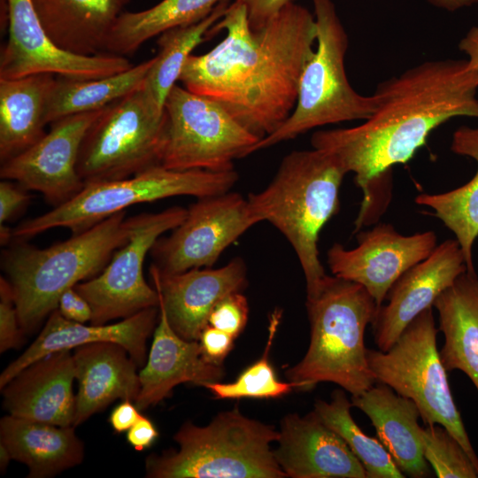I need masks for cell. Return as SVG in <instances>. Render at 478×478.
<instances>
[{
	"instance_id": "32",
	"label": "cell",
	"mask_w": 478,
	"mask_h": 478,
	"mask_svg": "<svg viewBox=\"0 0 478 478\" xmlns=\"http://www.w3.org/2000/svg\"><path fill=\"white\" fill-rule=\"evenodd\" d=\"M228 0H221L204 19L176 27L158 35V52L147 74L143 90L158 113L164 112L166 97L179 81L182 68L191 52L207 38L212 26L225 14Z\"/></svg>"
},
{
	"instance_id": "43",
	"label": "cell",
	"mask_w": 478,
	"mask_h": 478,
	"mask_svg": "<svg viewBox=\"0 0 478 478\" xmlns=\"http://www.w3.org/2000/svg\"><path fill=\"white\" fill-rule=\"evenodd\" d=\"M132 400H122L112 411L109 416V422L117 433L127 431L141 416L140 410Z\"/></svg>"
},
{
	"instance_id": "9",
	"label": "cell",
	"mask_w": 478,
	"mask_h": 478,
	"mask_svg": "<svg viewBox=\"0 0 478 478\" xmlns=\"http://www.w3.org/2000/svg\"><path fill=\"white\" fill-rule=\"evenodd\" d=\"M432 307L419 314L386 351L367 349L376 382L412 400L427 426L440 425L466 450L478 470V457L455 404L439 351Z\"/></svg>"
},
{
	"instance_id": "16",
	"label": "cell",
	"mask_w": 478,
	"mask_h": 478,
	"mask_svg": "<svg viewBox=\"0 0 478 478\" xmlns=\"http://www.w3.org/2000/svg\"><path fill=\"white\" fill-rule=\"evenodd\" d=\"M357 241L351 250L333 244L327 263L333 275L363 286L378 308L397 280L437 246L433 231L404 235L389 223L359 232Z\"/></svg>"
},
{
	"instance_id": "6",
	"label": "cell",
	"mask_w": 478,
	"mask_h": 478,
	"mask_svg": "<svg viewBox=\"0 0 478 478\" xmlns=\"http://www.w3.org/2000/svg\"><path fill=\"white\" fill-rule=\"evenodd\" d=\"M279 431L237 408L220 412L206 426L187 421L173 436L178 450L151 454L150 478H285L272 443Z\"/></svg>"
},
{
	"instance_id": "26",
	"label": "cell",
	"mask_w": 478,
	"mask_h": 478,
	"mask_svg": "<svg viewBox=\"0 0 478 478\" xmlns=\"http://www.w3.org/2000/svg\"><path fill=\"white\" fill-rule=\"evenodd\" d=\"M0 443L12 460L28 467L29 478L52 477L80 465L84 446L74 427H60L12 415L0 420Z\"/></svg>"
},
{
	"instance_id": "13",
	"label": "cell",
	"mask_w": 478,
	"mask_h": 478,
	"mask_svg": "<svg viewBox=\"0 0 478 478\" xmlns=\"http://www.w3.org/2000/svg\"><path fill=\"white\" fill-rule=\"evenodd\" d=\"M260 222L248 200L235 192L198 198L182 222L150 250L160 272L175 274L212 267L222 252Z\"/></svg>"
},
{
	"instance_id": "20",
	"label": "cell",
	"mask_w": 478,
	"mask_h": 478,
	"mask_svg": "<svg viewBox=\"0 0 478 478\" xmlns=\"http://www.w3.org/2000/svg\"><path fill=\"white\" fill-rule=\"evenodd\" d=\"M158 305L140 311L113 324L85 325L63 317L54 310L31 345L10 363L0 375V389L33 362L56 351L81 345L112 342L123 346L138 366L146 359V342L155 329Z\"/></svg>"
},
{
	"instance_id": "45",
	"label": "cell",
	"mask_w": 478,
	"mask_h": 478,
	"mask_svg": "<svg viewBox=\"0 0 478 478\" xmlns=\"http://www.w3.org/2000/svg\"><path fill=\"white\" fill-rule=\"evenodd\" d=\"M433 6L448 11L456 12L460 9L470 7L478 3V0H428Z\"/></svg>"
},
{
	"instance_id": "35",
	"label": "cell",
	"mask_w": 478,
	"mask_h": 478,
	"mask_svg": "<svg viewBox=\"0 0 478 478\" xmlns=\"http://www.w3.org/2000/svg\"><path fill=\"white\" fill-rule=\"evenodd\" d=\"M426 460L438 478H478V470L459 442L440 425L421 427Z\"/></svg>"
},
{
	"instance_id": "11",
	"label": "cell",
	"mask_w": 478,
	"mask_h": 478,
	"mask_svg": "<svg viewBox=\"0 0 478 478\" xmlns=\"http://www.w3.org/2000/svg\"><path fill=\"white\" fill-rule=\"evenodd\" d=\"M167 136L161 166L173 170L228 171L259 138L214 100L175 84L164 108Z\"/></svg>"
},
{
	"instance_id": "47",
	"label": "cell",
	"mask_w": 478,
	"mask_h": 478,
	"mask_svg": "<svg viewBox=\"0 0 478 478\" xmlns=\"http://www.w3.org/2000/svg\"><path fill=\"white\" fill-rule=\"evenodd\" d=\"M11 460H12V458L9 450L4 443H0V467L2 472L7 468Z\"/></svg>"
},
{
	"instance_id": "29",
	"label": "cell",
	"mask_w": 478,
	"mask_h": 478,
	"mask_svg": "<svg viewBox=\"0 0 478 478\" xmlns=\"http://www.w3.org/2000/svg\"><path fill=\"white\" fill-rule=\"evenodd\" d=\"M451 150L469 157L477 163V170L466 184L439 194H419L417 204L433 210L455 235L466 259V271L475 272L473 248L478 236V127H459L452 135Z\"/></svg>"
},
{
	"instance_id": "24",
	"label": "cell",
	"mask_w": 478,
	"mask_h": 478,
	"mask_svg": "<svg viewBox=\"0 0 478 478\" xmlns=\"http://www.w3.org/2000/svg\"><path fill=\"white\" fill-rule=\"evenodd\" d=\"M352 407L371 420L378 440L391 455L397 467L412 478L428 477L430 471L423 454L420 411L415 403L376 382L363 393L351 396Z\"/></svg>"
},
{
	"instance_id": "10",
	"label": "cell",
	"mask_w": 478,
	"mask_h": 478,
	"mask_svg": "<svg viewBox=\"0 0 478 478\" xmlns=\"http://www.w3.org/2000/svg\"><path fill=\"white\" fill-rule=\"evenodd\" d=\"M168 119L143 88L106 106L88 129L77 161L83 182L120 180L161 166Z\"/></svg>"
},
{
	"instance_id": "42",
	"label": "cell",
	"mask_w": 478,
	"mask_h": 478,
	"mask_svg": "<svg viewBox=\"0 0 478 478\" xmlns=\"http://www.w3.org/2000/svg\"><path fill=\"white\" fill-rule=\"evenodd\" d=\"M158 436V432L152 421L143 414L127 431L128 443L137 451L149 448Z\"/></svg>"
},
{
	"instance_id": "2",
	"label": "cell",
	"mask_w": 478,
	"mask_h": 478,
	"mask_svg": "<svg viewBox=\"0 0 478 478\" xmlns=\"http://www.w3.org/2000/svg\"><path fill=\"white\" fill-rule=\"evenodd\" d=\"M477 89L478 73L466 59L425 61L381 82L379 105L362 124L312 134L313 149L355 174L363 192L358 227L381 213L392 167L408 162L434 129L453 118H478Z\"/></svg>"
},
{
	"instance_id": "17",
	"label": "cell",
	"mask_w": 478,
	"mask_h": 478,
	"mask_svg": "<svg viewBox=\"0 0 478 478\" xmlns=\"http://www.w3.org/2000/svg\"><path fill=\"white\" fill-rule=\"evenodd\" d=\"M466 271L465 256L456 239L437 245L432 253L403 274L389 290L372 322L374 341L388 351L419 314Z\"/></svg>"
},
{
	"instance_id": "21",
	"label": "cell",
	"mask_w": 478,
	"mask_h": 478,
	"mask_svg": "<svg viewBox=\"0 0 478 478\" xmlns=\"http://www.w3.org/2000/svg\"><path fill=\"white\" fill-rule=\"evenodd\" d=\"M75 366L71 350L50 353L26 366L1 389L10 415L60 427L73 426Z\"/></svg>"
},
{
	"instance_id": "3",
	"label": "cell",
	"mask_w": 478,
	"mask_h": 478,
	"mask_svg": "<svg viewBox=\"0 0 478 478\" xmlns=\"http://www.w3.org/2000/svg\"><path fill=\"white\" fill-rule=\"evenodd\" d=\"M310 343L304 358L285 371L295 389H312L333 382L351 396L376 383L367 361L364 336L378 306L358 283L326 275L318 289L306 296Z\"/></svg>"
},
{
	"instance_id": "7",
	"label": "cell",
	"mask_w": 478,
	"mask_h": 478,
	"mask_svg": "<svg viewBox=\"0 0 478 478\" xmlns=\"http://www.w3.org/2000/svg\"><path fill=\"white\" fill-rule=\"evenodd\" d=\"M317 27L316 48L301 74L296 106L286 121L261 139L252 153L289 141L313 128L351 120H366L380 97L358 93L344 66L348 35L332 0H312Z\"/></svg>"
},
{
	"instance_id": "31",
	"label": "cell",
	"mask_w": 478,
	"mask_h": 478,
	"mask_svg": "<svg viewBox=\"0 0 478 478\" xmlns=\"http://www.w3.org/2000/svg\"><path fill=\"white\" fill-rule=\"evenodd\" d=\"M221 0H162L139 12H123L112 27L106 52L126 57L171 28L198 22Z\"/></svg>"
},
{
	"instance_id": "22",
	"label": "cell",
	"mask_w": 478,
	"mask_h": 478,
	"mask_svg": "<svg viewBox=\"0 0 478 478\" xmlns=\"http://www.w3.org/2000/svg\"><path fill=\"white\" fill-rule=\"evenodd\" d=\"M223 375V366L205 358L199 341L186 340L174 331L159 299L153 342L146 364L139 372L141 389L135 401L137 408L143 411L159 403L181 383L202 386L220 382Z\"/></svg>"
},
{
	"instance_id": "33",
	"label": "cell",
	"mask_w": 478,
	"mask_h": 478,
	"mask_svg": "<svg viewBox=\"0 0 478 478\" xmlns=\"http://www.w3.org/2000/svg\"><path fill=\"white\" fill-rule=\"evenodd\" d=\"M351 401L344 390L336 389L332 393L330 401L316 400L313 411L346 443L363 465L366 478L405 477L383 444L358 426L351 414Z\"/></svg>"
},
{
	"instance_id": "19",
	"label": "cell",
	"mask_w": 478,
	"mask_h": 478,
	"mask_svg": "<svg viewBox=\"0 0 478 478\" xmlns=\"http://www.w3.org/2000/svg\"><path fill=\"white\" fill-rule=\"evenodd\" d=\"M275 443L274 454L287 477L366 478L346 443L313 410L285 416Z\"/></svg>"
},
{
	"instance_id": "30",
	"label": "cell",
	"mask_w": 478,
	"mask_h": 478,
	"mask_svg": "<svg viewBox=\"0 0 478 478\" xmlns=\"http://www.w3.org/2000/svg\"><path fill=\"white\" fill-rule=\"evenodd\" d=\"M154 58L105 77L79 79L56 76L49 95L46 122L103 109L143 87Z\"/></svg>"
},
{
	"instance_id": "23",
	"label": "cell",
	"mask_w": 478,
	"mask_h": 478,
	"mask_svg": "<svg viewBox=\"0 0 478 478\" xmlns=\"http://www.w3.org/2000/svg\"><path fill=\"white\" fill-rule=\"evenodd\" d=\"M78 392L73 427L117 399L135 401L141 383L138 366L127 351L112 342H97L74 349Z\"/></svg>"
},
{
	"instance_id": "1",
	"label": "cell",
	"mask_w": 478,
	"mask_h": 478,
	"mask_svg": "<svg viewBox=\"0 0 478 478\" xmlns=\"http://www.w3.org/2000/svg\"><path fill=\"white\" fill-rule=\"evenodd\" d=\"M221 30L226 37L214 48L188 58L179 81L222 105L260 141L296 106L301 74L315 49L314 14L290 3L252 30L246 5L235 0L207 38Z\"/></svg>"
},
{
	"instance_id": "4",
	"label": "cell",
	"mask_w": 478,
	"mask_h": 478,
	"mask_svg": "<svg viewBox=\"0 0 478 478\" xmlns=\"http://www.w3.org/2000/svg\"><path fill=\"white\" fill-rule=\"evenodd\" d=\"M347 172L332 154L318 150L286 155L271 182L248 200L261 221L275 227L292 246L303 270L307 296L327 275L320 259L319 236L339 211L340 188Z\"/></svg>"
},
{
	"instance_id": "46",
	"label": "cell",
	"mask_w": 478,
	"mask_h": 478,
	"mask_svg": "<svg viewBox=\"0 0 478 478\" xmlns=\"http://www.w3.org/2000/svg\"><path fill=\"white\" fill-rule=\"evenodd\" d=\"M13 236V229H11L9 227L4 224H0V241L2 246H6L10 244Z\"/></svg>"
},
{
	"instance_id": "41",
	"label": "cell",
	"mask_w": 478,
	"mask_h": 478,
	"mask_svg": "<svg viewBox=\"0 0 478 478\" xmlns=\"http://www.w3.org/2000/svg\"><path fill=\"white\" fill-rule=\"evenodd\" d=\"M247 8L250 26L252 30L261 28L282 8L295 0H241Z\"/></svg>"
},
{
	"instance_id": "8",
	"label": "cell",
	"mask_w": 478,
	"mask_h": 478,
	"mask_svg": "<svg viewBox=\"0 0 478 478\" xmlns=\"http://www.w3.org/2000/svg\"><path fill=\"white\" fill-rule=\"evenodd\" d=\"M237 180L235 169L181 171L156 166L128 178L86 183L67 202L19 224L13 236L26 240L57 227L78 234L130 206L179 196L220 195L229 191Z\"/></svg>"
},
{
	"instance_id": "37",
	"label": "cell",
	"mask_w": 478,
	"mask_h": 478,
	"mask_svg": "<svg viewBox=\"0 0 478 478\" xmlns=\"http://www.w3.org/2000/svg\"><path fill=\"white\" fill-rule=\"evenodd\" d=\"M20 328L13 293L5 277H0V352L17 348L21 342Z\"/></svg>"
},
{
	"instance_id": "5",
	"label": "cell",
	"mask_w": 478,
	"mask_h": 478,
	"mask_svg": "<svg viewBox=\"0 0 478 478\" xmlns=\"http://www.w3.org/2000/svg\"><path fill=\"white\" fill-rule=\"evenodd\" d=\"M127 238V218L121 212L44 249L15 239L3 251L1 266L23 332L58 309L65 290L97 275Z\"/></svg>"
},
{
	"instance_id": "40",
	"label": "cell",
	"mask_w": 478,
	"mask_h": 478,
	"mask_svg": "<svg viewBox=\"0 0 478 478\" xmlns=\"http://www.w3.org/2000/svg\"><path fill=\"white\" fill-rule=\"evenodd\" d=\"M58 310L67 320L85 323L92 318V309L87 299L74 287L65 290L59 299Z\"/></svg>"
},
{
	"instance_id": "39",
	"label": "cell",
	"mask_w": 478,
	"mask_h": 478,
	"mask_svg": "<svg viewBox=\"0 0 478 478\" xmlns=\"http://www.w3.org/2000/svg\"><path fill=\"white\" fill-rule=\"evenodd\" d=\"M30 196L27 189L15 181L0 182V224L11 220L28 204Z\"/></svg>"
},
{
	"instance_id": "18",
	"label": "cell",
	"mask_w": 478,
	"mask_h": 478,
	"mask_svg": "<svg viewBox=\"0 0 478 478\" xmlns=\"http://www.w3.org/2000/svg\"><path fill=\"white\" fill-rule=\"evenodd\" d=\"M150 274L169 323L189 341H198L215 305L227 295L241 292L247 283L244 261L235 258L219 267L160 272L151 264Z\"/></svg>"
},
{
	"instance_id": "36",
	"label": "cell",
	"mask_w": 478,
	"mask_h": 478,
	"mask_svg": "<svg viewBox=\"0 0 478 478\" xmlns=\"http://www.w3.org/2000/svg\"><path fill=\"white\" fill-rule=\"evenodd\" d=\"M248 314L247 298L241 292H233L215 305L209 315L208 325L236 338L246 326Z\"/></svg>"
},
{
	"instance_id": "25",
	"label": "cell",
	"mask_w": 478,
	"mask_h": 478,
	"mask_svg": "<svg viewBox=\"0 0 478 478\" xmlns=\"http://www.w3.org/2000/svg\"><path fill=\"white\" fill-rule=\"evenodd\" d=\"M131 0H32L50 41L80 56L106 52L118 18Z\"/></svg>"
},
{
	"instance_id": "28",
	"label": "cell",
	"mask_w": 478,
	"mask_h": 478,
	"mask_svg": "<svg viewBox=\"0 0 478 478\" xmlns=\"http://www.w3.org/2000/svg\"><path fill=\"white\" fill-rule=\"evenodd\" d=\"M56 75L0 78V160L24 151L44 135L46 108Z\"/></svg>"
},
{
	"instance_id": "14",
	"label": "cell",
	"mask_w": 478,
	"mask_h": 478,
	"mask_svg": "<svg viewBox=\"0 0 478 478\" xmlns=\"http://www.w3.org/2000/svg\"><path fill=\"white\" fill-rule=\"evenodd\" d=\"M8 40L0 55V78L16 79L50 73L96 79L123 72L134 65L109 53L80 56L57 47L46 34L32 0H7Z\"/></svg>"
},
{
	"instance_id": "12",
	"label": "cell",
	"mask_w": 478,
	"mask_h": 478,
	"mask_svg": "<svg viewBox=\"0 0 478 478\" xmlns=\"http://www.w3.org/2000/svg\"><path fill=\"white\" fill-rule=\"evenodd\" d=\"M186 213L187 209L173 206L127 218V243L113 253L97 275L74 286L90 305L91 324L126 319L158 305V291L143 276L145 258L158 239L179 226Z\"/></svg>"
},
{
	"instance_id": "34",
	"label": "cell",
	"mask_w": 478,
	"mask_h": 478,
	"mask_svg": "<svg viewBox=\"0 0 478 478\" xmlns=\"http://www.w3.org/2000/svg\"><path fill=\"white\" fill-rule=\"evenodd\" d=\"M281 313L274 312L270 319L268 340L263 355L248 366L233 382H205L202 386L209 389L218 399L231 398H275L295 389L292 382L277 379L269 361V351L280 324Z\"/></svg>"
},
{
	"instance_id": "38",
	"label": "cell",
	"mask_w": 478,
	"mask_h": 478,
	"mask_svg": "<svg viewBox=\"0 0 478 478\" xmlns=\"http://www.w3.org/2000/svg\"><path fill=\"white\" fill-rule=\"evenodd\" d=\"M235 339L230 334L207 325L198 341L205 358L215 364L222 365L234 346Z\"/></svg>"
},
{
	"instance_id": "15",
	"label": "cell",
	"mask_w": 478,
	"mask_h": 478,
	"mask_svg": "<svg viewBox=\"0 0 478 478\" xmlns=\"http://www.w3.org/2000/svg\"><path fill=\"white\" fill-rule=\"evenodd\" d=\"M104 108L50 123V130L40 140L1 163V178L41 193L54 207L75 197L85 186L77 171L81 146L88 129Z\"/></svg>"
},
{
	"instance_id": "27",
	"label": "cell",
	"mask_w": 478,
	"mask_h": 478,
	"mask_svg": "<svg viewBox=\"0 0 478 478\" xmlns=\"http://www.w3.org/2000/svg\"><path fill=\"white\" fill-rule=\"evenodd\" d=\"M438 312V330L443 335L439 351L446 371L463 372L478 391V275L466 271L433 305Z\"/></svg>"
},
{
	"instance_id": "44",
	"label": "cell",
	"mask_w": 478,
	"mask_h": 478,
	"mask_svg": "<svg viewBox=\"0 0 478 478\" xmlns=\"http://www.w3.org/2000/svg\"><path fill=\"white\" fill-rule=\"evenodd\" d=\"M459 49L466 55L470 68L478 73V25L472 27L459 41Z\"/></svg>"
}]
</instances>
